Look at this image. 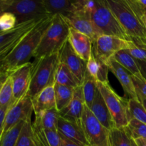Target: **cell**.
<instances>
[{
  "label": "cell",
  "mask_w": 146,
  "mask_h": 146,
  "mask_svg": "<svg viewBox=\"0 0 146 146\" xmlns=\"http://www.w3.org/2000/svg\"><path fill=\"white\" fill-rule=\"evenodd\" d=\"M53 16L41 19L36 25L21 40L13 51L1 63L5 72L10 74L30 62L40 44L46 30L50 25Z\"/></svg>",
  "instance_id": "6da1fadb"
},
{
  "label": "cell",
  "mask_w": 146,
  "mask_h": 146,
  "mask_svg": "<svg viewBox=\"0 0 146 146\" xmlns=\"http://www.w3.org/2000/svg\"><path fill=\"white\" fill-rule=\"evenodd\" d=\"M106 3L131 41L146 46V29L128 0H108Z\"/></svg>",
  "instance_id": "7a4b0ae2"
},
{
  "label": "cell",
  "mask_w": 146,
  "mask_h": 146,
  "mask_svg": "<svg viewBox=\"0 0 146 146\" xmlns=\"http://www.w3.org/2000/svg\"><path fill=\"white\" fill-rule=\"evenodd\" d=\"M70 27L61 15L53 16L52 20L41 38L34 55L35 59L58 54L68 40Z\"/></svg>",
  "instance_id": "3957f363"
},
{
  "label": "cell",
  "mask_w": 146,
  "mask_h": 146,
  "mask_svg": "<svg viewBox=\"0 0 146 146\" xmlns=\"http://www.w3.org/2000/svg\"><path fill=\"white\" fill-rule=\"evenodd\" d=\"M32 64L31 84L27 94L34 99L42 90L55 84L56 72L59 64L58 53L35 59Z\"/></svg>",
  "instance_id": "277c9868"
},
{
  "label": "cell",
  "mask_w": 146,
  "mask_h": 146,
  "mask_svg": "<svg viewBox=\"0 0 146 146\" xmlns=\"http://www.w3.org/2000/svg\"><path fill=\"white\" fill-rule=\"evenodd\" d=\"M0 11L14 14L17 18V24L49 16L44 8L42 0H0Z\"/></svg>",
  "instance_id": "5b68a950"
},
{
  "label": "cell",
  "mask_w": 146,
  "mask_h": 146,
  "mask_svg": "<svg viewBox=\"0 0 146 146\" xmlns=\"http://www.w3.org/2000/svg\"><path fill=\"white\" fill-rule=\"evenodd\" d=\"M97 88L111 113L115 128H125L129 122L128 99L118 96L109 83L97 82Z\"/></svg>",
  "instance_id": "8992f818"
},
{
  "label": "cell",
  "mask_w": 146,
  "mask_h": 146,
  "mask_svg": "<svg viewBox=\"0 0 146 146\" xmlns=\"http://www.w3.org/2000/svg\"><path fill=\"white\" fill-rule=\"evenodd\" d=\"M91 18L104 35L118 36L131 41L119 21L108 7L106 1H96Z\"/></svg>",
  "instance_id": "52a82bcc"
},
{
  "label": "cell",
  "mask_w": 146,
  "mask_h": 146,
  "mask_svg": "<svg viewBox=\"0 0 146 146\" xmlns=\"http://www.w3.org/2000/svg\"><path fill=\"white\" fill-rule=\"evenodd\" d=\"M81 125L88 145L109 146L110 131L97 120L86 106L81 116Z\"/></svg>",
  "instance_id": "ba28073f"
},
{
  "label": "cell",
  "mask_w": 146,
  "mask_h": 146,
  "mask_svg": "<svg viewBox=\"0 0 146 146\" xmlns=\"http://www.w3.org/2000/svg\"><path fill=\"white\" fill-rule=\"evenodd\" d=\"M133 44L132 41L118 36L102 35L93 43L92 51L97 59L108 64V61L117 52L121 50L129 49Z\"/></svg>",
  "instance_id": "9c48e42d"
},
{
  "label": "cell",
  "mask_w": 146,
  "mask_h": 146,
  "mask_svg": "<svg viewBox=\"0 0 146 146\" xmlns=\"http://www.w3.org/2000/svg\"><path fill=\"white\" fill-rule=\"evenodd\" d=\"M40 19L17 24L9 31H0V63L13 51L21 40L36 25Z\"/></svg>",
  "instance_id": "30bf717a"
},
{
  "label": "cell",
  "mask_w": 146,
  "mask_h": 146,
  "mask_svg": "<svg viewBox=\"0 0 146 146\" xmlns=\"http://www.w3.org/2000/svg\"><path fill=\"white\" fill-rule=\"evenodd\" d=\"M63 17L70 28L74 29L89 37L93 43L95 42L101 36L104 35L101 29L93 21L91 15L76 7L75 11L72 14Z\"/></svg>",
  "instance_id": "8fae6325"
},
{
  "label": "cell",
  "mask_w": 146,
  "mask_h": 146,
  "mask_svg": "<svg viewBox=\"0 0 146 146\" xmlns=\"http://www.w3.org/2000/svg\"><path fill=\"white\" fill-rule=\"evenodd\" d=\"M34 108L31 97L26 94L14 103L7 111L4 121L3 135L21 121H25L31 117Z\"/></svg>",
  "instance_id": "7c38bea8"
},
{
  "label": "cell",
  "mask_w": 146,
  "mask_h": 146,
  "mask_svg": "<svg viewBox=\"0 0 146 146\" xmlns=\"http://www.w3.org/2000/svg\"><path fill=\"white\" fill-rule=\"evenodd\" d=\"M59 61L64 63L72 71L76 78L82 85L87 72L86 61L81 58L71 47L68 40L58 52Z\"/></svg>",
  "instance_id": "4fadbf2b"
},
{
  "label": "cell",
  "mask_w": 146,
  "mask_h": 146,
  "mask_svg": "<svg viewBox=\"0 0 146 146\" xmlns=\"http://www.w3.org/2000/svg\"><path fill=\"white\" fill-rule=\"evenodd\" d=\"M33 64L29 62L10 74L15 102L28 93L31 79Z\"/></svg>",
  "instance_id": "5bb4252c"
},
{
  "label": "cell",
  "mask_w": 146,
  "mask_h": 146,
  "mask_svg": "<svg viewBox=\"0 0 146 146\" xmlns=\"http://www.w3.org/2000/svg\"><path fill=\"white\" fill-rule=\"evenodd\" d=\"M85 106L82 86H78L74 88V96L68 106L59 111L60 117L81 125V116Z\"/></svg>",
  "instance_id": "9a60e30c"
},
{
  "label": "cell",
  "mask_w": 146,
  "mask_h": 146,
  "mask_svg": "<svg viewBox=\"0 0 146 146\" xmlns=\"http://www.w3.org/2000/svg\"><path fill=\"white\" fill-rule=\"evenodd\" d=\"M107 65L109 71L113 73L119 81L124 92L125 93V95L129 97V98L138 99L131 73L120 65L113 57L108 61Z\"/></svg>",
  "instance_id": "2e32d148"
},
{
  "label": "cell",
  "mask_w": 146,
  "mask_h": 146,
  "mask_svg": "<svg viewBox=\"0 0 146 146\" xmlns=\"http://www.w3.org/2000/svg\"><path fill=\"white\" fill-rule=\"evenodd\" d=\"M68 40L75 52L87 62L92 53L93 42L91 38L82 33L70 28Z\"/></svg>",
  "instance_id": "e0dca14e"
},
{
  "label": "cell",
  "mask_w": 146,
  "mask_h": 146,
  "mask_svg": "<svg viewBox=\"0 0 146 146\" xmlns=\"http://www.w3.org/2000/svg\"><path fill=\"white\" fill-rule=\"evenodd\" d=\"M57 131L61 135L68 140L84 146L88 145L81 125L60 117L58 119Z\"/></svg>",
  "instance_id": "ac0fdd59"
},
{
  "label": "cell",
  "mask_w": 146,
  "mask_h": 146,
  "mask_svg": "<svg viewBox=\"0 0 146 146\" xmlns=\"http://www.w3.org/2000/svg\"><path fill=\"white\" fill-rule=\"evenodd\" d=\"M89 109L97 120L107 129L111 131L115 128L111 113L98 89H97L96 96Z\"/></svg>",
  "instance_id": "d6986e66"
},
{
  "label": "cell",
  "mask_w": 146,
  "mask_h": 146,
  "mask_svg": "<svg viewBox=\"0 0 146 146\" xmlns=\"http://www.w3.org/2000/svg\"><path fill=\"white\" fill-rule=\"evenodd\" d=\"M32 102L34 113L55 108L56 99L54 86H51L42 90L32 99Z\"/></svg>",
  "instance_id": "ffe728a7"
},
{
  "label": "cell",
  "mask_w": 146,
  "mask_h": 146,
  "mask_svg": "<svg viewBox=\"0 0 146 146\" xmlns=\"http://www.w3.org/2000/svg\"><path fill=\"white\" fill-rule=\"evenodd\" d=\"M47 14L50 16L58 14L67 17L75 11V1L69 0H42Z\"/></svg>",
  "instance_id": "44dd1931"
},
{
  "label": "cell",
  "mask_w": 146,
  "mask_h": 146,
  "mask_svg": "<svg viewBox=\"0 0 146 146\" xmlns=\"http://www.w3.org/2000/svg\"><path fill=\"white\" fill-rule=\"evenodd\" d=\"M34 114L35 121L32 123L33 125L44 130L57 131V125L60 115L56 108L46 110Z\"/></svg>",
  "instance_id": "7402d4cb"
},
{
  "label": "cell",
  "mask_w": 146,
  "mask_h": 146,
  "mask_svg": "<svg viewBox=\"0 0 146 146\" xmlns=\"http://www.w3.org/2000/svg\"><path fill=\"white\" fill-rule=\"evenodd\" d=\"M87 72L97 81L108 83V74L109 68L107 64L97 59L94 53H91L89 59L86 62Z\"/></svg>",
  "instance_id": "603a6c76"
},
{
  "label": "cell",
  "mask_w": 146,
  "mask_h": 146,
  "mask_svg": "<svg viewBox=\"0 0 146 146\" xmlns=\"http://www.w3.org/2000/svg\"><path fill=\"white\" fill-rule=\"evenodd\" d=\"M54 92H55L56 108L58 111H62L68 106L74 96V88L72 87L54 84Z\"/></svg>",
  "instance_id": "cb8c5ba5"
},
{
  "label": "cell",
  "mask_w": 146,
  "mask_h": 146,
  "mask_svg": "<svg viewBox=\"0 0 146 146\" xmlns=\"http://www.w3.org/2000/svg\"><path fill=\"white\" fill-rule=\"evenodd\" d=\"M113 58L128 72L131 73L132 76L137 77L143 76L136 60L131 54H128L126 50L118 51L113 56Z\"/></svg>",
  "instance_id": "d4e9b609"
},
{
  "label": "cell",
  "mask_w": 146,
  "mask_h": 146,
  "mask_svg": "<svg viewBox=\"0 0 146 146\" xmlns=\"http://www.w3.org/2000/svg\"><path fill=\"white\" fill-rule=\"evenodd\" d=\"M55 83L61 85L72 87L74 88L78 86H81L79 81L76 78L72 71L68 68L66 64L60 61L56 72Z\"/></svg>",
  "instance_id": "484cf974"
},
{
  "label": "cell",
  "mask_w": 146,
  "mask_h": 146,
  "mask_svg": "<svg viewBox=\"0 0 146 146\" xmlns=\"http://www.w3.org/2000/svg\"><path fill=\"white\" fill-rule=\"evenodd\" d=\"M81 86H82L85 104L88 108H90L96 96L97 89H98L97 81L88 72H86L85 78Z\"/></svg>",
  "instance_id": "4316f807"
},
{
  "label": "cell",
  "mask_w": 146,
  "mask_h": 146,
  "mask_svg": "<svg viewBox=\"0 0 146 146\" xmlns=\"http://www.w3.org/2000/svg\"><path fill=\"white\" fill-rule=\"evenodd\" d=\"M129 121L135 119L146 124V109L141 101L136 98H128Z\"/></svg>",
  "instance_id": "83f0119b"
},
{
  "label": "cell",
  "mask_w": 146,
  "mask_h": 146,
  "mask_svg": "<svg viewBox=\"0 0 146 146\" xmlns=\"http://www.w3.org/2000/svg\"><path fill=\"white\" fill-rule=\"evenodd\" d=\"M14 103L12 82L9 76L0 90V108H10Z\"/></svg>",
  "instance_id": "f1b7e54d"
},
{
  "label": "cell",
  "mask_w": 146,
  "mask_h": 146,
  "mask_svg": "<svg viewBox=\"0 0 146 146\" xmlns=\"http://www.w3.org/2000/svg\"><path fill=\"white\" fill-rule=\"evenodd\" d=\"M109 146H132L131 137L125 128H114L110 131Z\"/></svg>",
  "instance_id": "f546056e"
},
{
  "label": "cell",
  "mask_w": 146,
  "mask_h": 146,
  "mask_svg": "<svg viewBox=\"0 0 146 146\" xmlns=\"http://www.w3.org/2000/svg\"><path fill=\"white\" fill-rule=\"evenodd\" d=\"M15 146H36L33 136L31 117L26 121Z\"/></svg>",
  "instance_id": "4dcf8cb0"
},
{
  "label": "cell",
  "mask_w": 146,
  "mask_h": 146,
  "mask_svg": "<svg viewBox=\"0 0 146 146\" xmlns=\"http://www.w3.org/2000/svg\"><path fill=\"white\" fill-rule=\"evenodd\" d=\"M124 128L132 139L136 140L142 138L146 141V124L135 119H131Z\"/></svg>",
  "instance_id": "1f68e13d"
},
{
  "label": "cell",
  "mask_w": 146,
  "mask_h": 146,
  "mask_svg": "<svg viewBox=\"0 0 146 146\" xmlns=\"http://www.w3.org/2000/svg\"><path fill=\"white\" fill-rule=\"evenodd\" d=\"M25 121H21L6 133L0 140V146H15Z\"/></svg>",
  "instance_id": "d6a6232c"
},
{
  "label": "cell",
  "mask_w": 146,
  "mask_h": 146,
  "mask_svg": "<svg viewBox=\"0 0 146 146\" xmlns=\"http://www.w3.org/2000/svg\"><path fill=\"white\" fill-rule=\"evenodd\" d=\"M17 25V18L11 13L4 12L0 16V31H9Z\"/></svg>",
  "instance_id": "836d02e7"
},
{
  "label": "cell",
  "mask_w": 146,
  "mask_h": 146,
  "mask_svg": "<svg viewBox=\"0 0 146 146\" xmlns=\"http://www.w3.org/2000/svg\"><path fill=\"white\" fill-rule=\"evenodd\" d=\"M128 1L146 29V7L138 0H128Z\"/></svg>",
  "instance_id": "e575fe53"
},
{
  "label": "cell",
  "mask_w": 146,
  "mask_h": 146,
  "mask_svg": "<svg viewBox=\"0 0 146 146\" xmlns=\"http://www.w3.org/2000/svg\"><path fill=\"white\" fill-rule=\"evenodd\" d=\"M33 136L36 146H50L45 131L39 127L35 126L32 123Z\"/></svg>",
  "instance_id": "d590c367"
},
{
  "label": "cell",
  "mask_w": 146,
  "mask_h": 146,
  "mask_svg": "<svg viewBox=\"0 0 146 146\" xmlns=\"http://www.w3.org/2000/svg\"><path fill=\"white\" fill-rule=\"evenodd\" d=\"M132 80L138 101L141 98H146V80L143 76L137 77L132 76Z\"/></svg>",
  "instance_id": "8d00e7d4"
},
{
  "label": "cell",
  "mask_w": 146,
  "mask_h": 146,
  "mask_svg": "<svg viewBox=\"0 0 146 146\" xmlns=\"http://www.w3.org/2000/svg\"><path fill=\"white\" fill-rule=\"evenodd\" d=\"M126 51L135 60L146 61V46L137 45L133 43L131 48Z\"/></svg>",
  "instance_id": "74e56055"
},
{
  "label": "cell",
  "mask_w": 146,
  "mask_h": 146,
  "mask_svg": "<svg viewBox=\"0 0 146 146\" xmlns=\"http://www.w3.org/2000/svg\"><path fill=\"white\" fill-rule=\"evenodd\" d=\"M9 108H0V140L3 135V131H4V121H5V116L7 114V111Z\"/></svg>",
  "instance_id": "f35d334b"
},
{
  "label": "cell",
  "mask_w": 146,
  "mask_h": 146,
  "mask_svg": "<svg viewBox=\"0 0 146 146\" xmlns=\"http://www.w3.org/2000/svg\"><path fill=\"white\" fill-rule=\"evenodd\" d=\"M61 135V146H84L82 145H80V144L76 143L74 142V141H71L70 140H68V138H65L64 136Z\"/></svg>",
  "instance_id": "ab89813d"
},
{
  "label": "cell",
  "mask_w": 146,
  "mask_h": 146,
  "mask_svg": "<svg viewBox=\"0 0 146 146\" xmlns=\"http://www.w3.org/2000/svg\"><path fill=\"white\" fill-rule=\"evenodd\" d=\"M136 61L138 66H139L141 74L143 76V78L146 80V61H138V60H136Z\"/></svg>",
  "instance_id": "60d3db41"
},
{
  "label": "cell",
  "mask_w": 146,
  "mask_h": 146,
  "mask_svg": "<svg viewBox=\"0 0 146 146\" xmlns=\"http://www.w3.org/2000/svg\"><path fill=\"white\" fill-rule=\"evenodd\" d=\"M9 76L8 74L5 72V71L3 68L2 66H1V64L0 63V80L2 79V78H6V77Z\"/></svg>",
  "instance_id": "b9f144b4"
},
{
  "label": "cell",
  "mask_w": 146,
  "mask_h": 146,
  "mask_svg": "<svg viewBox=\"0 0 146 146\" xmlns=\"http://www.w3.org/2000/svg\"><path fill=\"white\" fill-rule=\"evenodd\" d=\"M136 143V145L138 146H146V141L142 138H139V139L134 140Z\"/></svg>",
  "instance_id": "7bdbcfd3"
},
{
  "label": "cell",
  "mask_w": 146,
  "mask_h": 146,
  "mask_svg": "<svg viewBox=\"0 0 146 146\" xmlns=\"http://www.w3.org/2000/svg\"><path fill=\"white\" fill-rule=\"evenodd\" d=\"M139 101H141V102L142 103V104L144 106V107H145L146 109V98H141V99L139 100Z\"/></svg>",
  "instance_id": "ee69618b"
},
{
  "label": "cell",
  "mask_w": 146,
  "mask_h": 146,
  "mask_svg": "<svg viewBox=\"0 0 146 146\" xmlns=\"http://www.w3.org/2000/svg\"><path fill=\"white\" fill-rule=\"evenodd\" d=\"M7 77H8V76H7ZM7 77H6V78H2V79L0 80V90H1V86H2V85H3V84H4V81H5L6 78H7Z\"/></svg>",
  "instance_id": "f6af8a7d"
},
{
  "label": "cell",
  "mask_w": 146,
  "mask_h": 146,
  "mask_svg": "<svg viewBox=\"0 0 146 146\" xmlns=\"http://www.w3.org/2000/svg\"><path fill=\"white\" fill-rule=\"evenodd\" d=\"M139 2L146 7V0H138Z\"/></svg>",
  "instance_id": "bcb514c9"
},
{
  "label": "cell",
  "mask_w": 146,
  "mask_h": 146,
  "mask_svg": "<svg viewBox=\"0 0 146 146\" xmlns=\"http://www.w3.org/2000/svg\"><path fill=\"white\" fill-rule=\"evenodd\" d=\"M131 144H132V146H138L136 145V143H135V141H134V140H133L132 138H131Z\"/></svg>",
  "instance_id": "7dc6e473"
},
{
  "label": "cell",
  "mask_w": 146,
  "mask_h": 146,
  "mask_svg": "<svg viewBox=\"0 0 146 146\" xmlns=\"http://www.w3.org/2000/svg\"><path fill=\"white\" fill-rule=\"evenodd\" d=\"M3 14V13L2 12H1V11H0V16H1V14Z\"/></svg>",
  "instance_id": "c3c4849f"
},
{
  "label": "cell",
  "mask_w": 146,
  "mask_h": 146,
  "mask_svg": "<svg viewBox=\"0 0 146 146\" xmlns=\"http://www.w3.org/2000/svg\"><path fill=\"white\" fill-rule=\"evenodd\" d=\"M87 146H95V145H87Z\"/></svg>",
  "instance_id": "681fc988"
}]
</instances>
